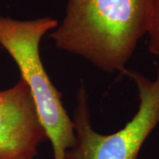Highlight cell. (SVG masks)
Segmentation results:
<instances>
[{"instance_id": "7a4b0ae2", "label": "cell", "mask_w": 159, "mask_h": 159, "mask_svg": "<svg viewBox=\"0 0 159 159\" xmlns=\"http://www.w3.org/2000/svg\"><path fill=\"white\" fill-rule=\"evenodd\" d=\"M59 22L51 17L20 20L0 16V45L15 61L29 87L35 108L51 142L53 159H66L75 143L73 119L63 104L61 93L51 82L40 56V43Z\"/></svg>"}, {"instance_id": "6da1fadb", "label": "cell", "mask_w": 159, "mask_h": 159, "mask_svg": "<svg viewBox=\"0 0 159 159\" xmlns=\"http://www.w3.org/2000/svg\"><path fill=\"white\" fill-rule=\"evenodd\" d=\"M147 22L148 0H67L62 22L49 36L58 50L105 73H125Z\"/></svg>"}, {"instance_id": "277c9868", "label": "cell", "mask_w": 159, "mask_h": 159, "mask_svg": "<svg viewBox=\"0 0 159 159\" xmlns=\"http://www.w3.org/2000/svg\"><path fill=\"white\" fill-rule=\"evenodd\" d=\"M48 141L34 98L22 79L0 91V159H35Z\"/></svg>"}, {"instance_id": "3957f363", "label": "cell", "mask_w": 159, "mask_h": 159, "mask_svg": "<svg viewBox=\"0 0 159 159\" xmlns=\"http://www.w3.org/2000/svg\"><path fill=\"white\" fill-rule=\"evenodd\" d=\"M135 83L139 96L136 113L120 130L102 134L91 125L89 97L83 84L76 94L73 122L75 143L66 159H137L144 142L159 125V68L151 80L134 71H125Z\"/></svg>"}, {"instance_id": "5b68a950", "label": "cell", "mask_w": 159, "mask_h": 159, "mask_svg": "<svg viewBox=\"0 0 159 159\" xmlns=\"http://www.w3.org/2000/svg\"><path fill=\"white\" fill-rule=\"evenodd\" d=\"M148 51L159 57V0H148Z\"/></svg>"}]
</instances>
